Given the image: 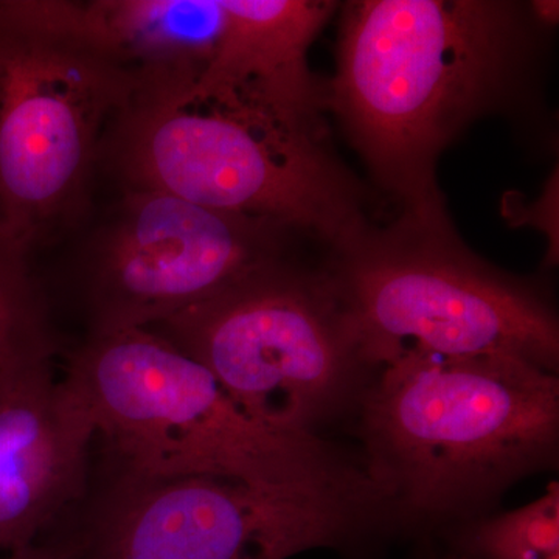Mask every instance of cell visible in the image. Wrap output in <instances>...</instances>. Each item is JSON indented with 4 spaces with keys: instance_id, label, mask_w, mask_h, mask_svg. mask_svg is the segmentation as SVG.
I'll return each mask as SVG.
<instances>
[{
    "instance_id": "cell-15",
    "label": "cell",
    "mask_w": 559,
    "mask_h": 559,
    "mask_svg": "<svg viewBox=\"0 0 559 559\" xmlns=\"http://www.w3.org/2000/svg\"><path fill=\"white\" fill-rule=\"evenodd\" d=\"M76 539L72 528L61 522L53 530L25 549L13 551L5 559H73Z\"/></svg>"
},
{
    "instance_id": "cell-8",
    "label": "cell",
    "mask_w": 559,
    "mask_h": 559,
    "mask_svg": "<svg viewBox=\"0 0 559 559\" xmlns=\"http://www.w3.org/2000/svg\"><path fill=\"white\" fill-rule=\"evenodd\" d=\"M305 249L150 330L204 366L250 418L314 432L362 396L374 369L320 252Z\"/></svg>"
},
{
    "instance_id": "cell-9",
    "label": "cell",
    "mask_w": 559,
    "mask_h": 559,
    "mask_svg": "<svg viewBox=\"0 0 559 559\" xmlns=\"http://www.w3.org/2000/svg\"><path fill=\"white\" fill-rule=\"evenodd\" d=\"M390 518L377 487L264 495L210 476H151L100 451L66 520L73 559H289L369 546Z\"/></svg>"
},
{
    "instance_id": "cell-11",
    "label": "cell",
    "mask_w": 559,
    "mask_h": 559,
    "mask_svg": "<svg viewBox=\"0 0 559 559\" xmlns=\"http://www.w3.org/2000/svg\"><path fill=\"white\" fill-rule=\"evenodd\" d=\"M340 7L329 0H221L215 55L190 91L294 123L325 124V81L312 72L310 50Z\"/></svg>"
},
{
    "instance_id": "cell-4",
    "label": "cell",
    "mask_w": 559,
    "mask_h": 559,
    "mask_svg": "<svg viewBox=\"0 0 559 559\" xmlns=\"http://www.w3.org/2000/svg\"><path fill=\"white\" fill-rule=\"evenodd\" d=\"M61 362L100 451L140 473L219 477L280 498L374 484L314 432L250 418L204 366L153 330L80 337Z\"/></svg>"
},
{
    "instance_id": "cell-6",
    "label": "cell",
    "mask_w": 559,
    "mask_h": 559,
    "mask_svg": "<svg viewBox=\"0 0 559 559\" xmlns=\"http://www.w3.org/2000/svg\"><path fill=\"white\" fill-rule=\"evenodd\" d=\"M320 260L374 370L404 352L506 355L557 373L559 320L549 293L481 259L447 205L371 219Z\"/></svg>"
},
{
    "instance_id": "cell-2",
    "label": "cell",
    "mask_w": 559,
    "mask_h": 559,
    "mask_svg": "<svg viewBox=\"0 0 559 559\" xmlns=\"http://www.w3.org/2000/svg\"><path fill=\"white\" fill-rule=\"evenodd\" d=\"M367 474L401 514L479 513L557 462V373L506 355L404 352L360 396Z\"/></svg>"
},
{
    "instance_id": "cell-14",
    "label": "cell",
    "mask_w": 559,
    "mask_h": 559,
    "mask_svg": "<svg viewBox=\"0 0 559 559\" xmlns=\"http://www.w3.org/2000/svg\"><path fill=\"white\" fill-rule=\"evenodd\" d=\"M452 546L459 559H559V485L522 509L466 525Z\"/></svg>"
},
{
    "instance_id": "cell-5",
    "label": "cell",
    "mask_w": 559,
    "mask_h": 559,
    "mask_svg": "<svg viewBox=\"0 0 559 559\" xmlns=\"http://www.w3.org/2000/svg\"><path fill=\"white\" fill-rule=\"evenodd\" d=\"M134 87L87 2L0 0V234L38 255L80 219Z\"/></svg>"
},
{
    "instance_id": "cell-16",
    "label": "cell",
    "mask_w": 559,
    "mask_h": 559,
    "mask_svg": "<svg viewBox=\"0 0 559 559\" xmlns=\"http://www.w3.org/2000/svg\"><path fill=\"white\" fill-rule=\"evenodd\" d=\"M433 559H459V558H454V557H451V555H448V557H444V558H433Z\"/></svg>"
},
{
    "instance_id": "cell-7",
    "label": "cell",
    "mask_w": 559,
    "mask_h": 559,
    "mask_svg": "<svg viewBox=\"0 0 559 559\" xmlns=\"http://www.w3.org/2000/svg\"><path fill=\"white\" fill-rule=\"evenodd\" d=\"M35 255L58 322L81 337L150 329L263 264L312 246L274 221L202 207L165 191L108 186Z\"/></svg>"
},
{
    "instance_id": "cell-12",
    "label": "cell",
    "mask_w": 559,
    "mask_h": 559,
    "mask_svg": "<svg viewBox=\"0 0 559 559\" xmlns=\"http://www.w3.org/2000/svg\"><path fill=\"white\" fill-rule=\"evenodd\" d=\"M87 9L135 86H193L223 28L221 0H91Z\"/></svg>"
},
{
    "instance_id": "cell-1",
    "label": "cell",
    "mask_w": 559,
    "mask_h": 559,
    "mask_svg": "<svg viewBox=\"0 0 559 559\" xmlns=\"http://www.w3.org/2000/svg\"><path fill=\"white\" fill-rule=\"evenodd\" d=\"M325 110L401 209L447 205L437 165L474 123L539 119L554 28L520 0L341 3Z\"/></svg>"
},
{
    "instance_id": "cell-13",
    "label": "cell",
    "mask_w": 559,
    "mask_h": 559,
    "mask_svg": "<svg viewBox=\"0 0 559 559\" xmlns=\"http://www.w3.org/2000/svg\"><path fill=\"white\" fill-rule=\"evenodd\" d=\"M68 347L35 255L0 234V400L57 373Z\"/></svg>"
},
{
    "instance_id": "cell-10",
    "label": "cell",
    "mask_w": 559,
    "mask_h": 559,
    "mask_svg": "<svg viewBox=\"0 0 559 559\" xmlns=\"http://www.w3.org/2000/svg\"><path fill=\"white\" fill-rule=\"evenodd\" d=\"M97 428L58 374L0 400V551L43 538L86 496Z\"/></svg>"
},
{
    "instance_id": "cell-3",
    "label": "cell",
    "mask_w": 559,
    "mask_h": 559,
    "mask_svg": "<svg viewBox=\"0 0 559 559\" xmlns=\"http://www.w3.org/2000/svg\"><path fill=\"white\" fill-rule=\"evenodd\" d=\"M140 84L106 131L98 182L165 191L202 207L283 224L326 250L366 226L371 194L325 124Z\"/></svg>"
}]
</instances>
